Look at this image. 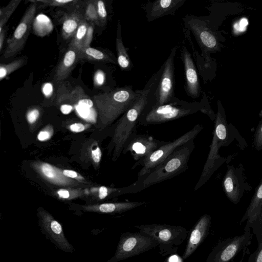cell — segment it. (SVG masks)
I'll list each match as a JSON object with an SVG mask.
<instances>
[{"label": "cell", "mask_w": 262, "mask_h": 262, "mask_svg": "<svg viewBox=\"0 0 262 262\" xmlns=\"http://www.w3.org/2000/svg\"><path fill=\"white\" fill-rule=\"evenodd\" d=\"M255 145L257 149L262 148V125L259 126L255 138Z\"/></svg>", "instance_id": "obj_40"}, {"label": "cell", "mask_w": 262, "mask_h": 262, "mask_svg": "<svg viewBox=\"0 0 262 262\" xmlns=\"http://www.w3.org/2000/svg\"><path fill=\"white\" fill-rule=\"evenodd\" d=\"M90 155L95 167L98 168L101 160L102 151L97 142L92 144Z\"/></svg>", "instance_id": "obj_32"}, {"label": "cell", "mask_w": 262, "mask_h": 262, "mask_svg": "<svg viewBox=\"0 0 262 262\" xmlns=\"http://www.w3.org/2000/svg\"><path fill=\"white\" fill-rule=\"evenodd\" d=\"M207 104L205 96L200 102H189L176 97L172 100L161 105L147 104L140 115L138 125L147 126L164 123L195 114L198 111L209 116Z\"/></svg>", "instance_id": "obj_4"}, {"label": "cell", "mask_w": 262, "mask_h": 262, "mask_svg": "<svg viewBox=\"0 0 262 262\" xmlns=\"http://www.w3.org/2000/svg\"><path fill=\"white\" fill-rule=\"evenodd\" d=\"M41 90L44 96L49 98L52 96L53 92V84L51 82H46L42 85Z\"/></svg>", "instance_id": "obj_39"}, {"label": "cell", "mask_w": 262, "mask_h": 262, "mask_svg": "<svg viewBox=\"0 0 262 262\" xmlns=\"http://www.w3.org/2000/svg\"><path fill=\"white\" fill-rule=\"evenodd\" d=\"M202 129V125L196 124L181 136L161 146L143 159L136 161L132 169L137 166H142L138 172V178L149 172L165 160L177 147L188 141L194 139Z\"/></svg>", "instance_id": "obj_7"}, {"label": "cell", "mask_w": 262, "mask_h": 262, "mask_svg": "<svg viewBox=\"0 0 262 262\" xmlns=\"http://www.w3.org/2000/svg\"><path fill=\"white\" fill-rule=\"evenodd\" d=\"M226 136V125L220 110L219 109L209 152L201 176L194 187V190L199 189L204 185L221 165V158L219 155V150L224 142Z\"/></svg>", "instance_id": "obj_8"}, {"label": "cell", "mask_w": 262, "mask_h": 262, "mask_svg": "<svg viewBox=\"0 0 262 262\" xmlns=\"http://www.w3.org/2000/svg\"><path fill=\"white\" fill-rule=\"evenodd\" d=\"M35 1L42 2V3H45L46 4H48V0H35Z\"/></svg>", "instance_id": "obj_45"}, {"label": "cell", "mask_w": 262, "mask_h": 262, "mask_svg": "<svg viewBox=\"0 0 262 262\" xmlns=\"http://www.w3.org/2000/svg\"><path fill=\"white\" fill-rule=\"evenodd\" d=\"M100 26H104L107 21V11L104 0H95Z\"/></svg>", "instance_id": "obj_33"}, {"label": "cell", "mask_w": 262, "mask_h": 262, "mask_svg": "<svg viewBox=\"0 0 262 262\" xmlns=\"http://www.w3.org/2000/svg\"><path fill=\"white\" fill-rule=\"evenodd\" d=\"M91 127L89 124H84L76 122L71 124L69 126V129L73 133H80L83 132Z\"/></svg>", "instance_id": "obj_38"}, {"label": "cell", "mask_w": 262, "mask_h": 262, "mask_svg": "<svg viewBox=\"0 0 262 262\" xmlns=\"http://www.w3.org/2000/svg\"><path fill=\"white\" fill-rule=\"evenodd\" d=\"M144 204L145 202H120L104 203L84 205L82 209L85 211L100 213H120L132 210Z\"/></svg>", "instance_id": "obj_20"}, {"label": "cell", "mask_w": 262, "mask_h": 262, "mask_svg": "<svg viewBox=\"0 0 262 262\" xmlns=\"http://www.w3.org/2000/svg\"><path fill=\"white\" fill-rule=\"evenodd\" d=\"M116 48L118 64L122 71H130L133 68V64L127 53L128 49L124 46L122 41L120 21H118L117 25Z\"/></svg>", "instance_id": "obj_22"}, {"label": "cell", "mask_w": 262, "mask_h": 262, "mask_svg": "<svg viewBox=\"0 0 262 262\" xmlns=\"http://www.w3.org/2000/svg\"><path fill=\"white\" fill-rule=\"evenodd\" d=\"M78 0H48V4L50 6H59L70 3H76Z\"/></svg>", "instance_id": "obj_41"}, {"label": "cell", "mask_w": 262, "mask_h": 262, "mask_svg": "<svg viewBox=\"0 0 262 262\" xmlns=\"http://www.w3.org/2000/svg\"><path fill=\"white\" fill-rule=\"evenodd\" d=\"M83 16L89 22L100 26L95 0H89L87 2Z\"/></svg>", "instance_id": "obj_29"}, {"label": "cell", "mask_w": 262, "mask_h": 262, "mask_svg": "<svg viewBox=\"0 0 262 262\" xmlns=\"http://www.w3.org/2000/svg\"><path fill=\"white\" fill-rule=\"evenodd\" d=\"M41 108L33 106L29 108L26 113L27 121L31 128H33L37 123L41 117Z\"/></svg>", "instance_id": "obj_31"}, {"label": "cell", "mask_w": 262, "mask_h": 262, "mask_svg": "<svg viewBox=\"0 0 262 262\" xmlns=\"http://www.w3.org/2000/svg\"><path fill=\"white\" fill-rule=\"evenodd\" d=\"M255 261L262 262V248L257 254L256 257Z\"/></svg>", "instance_id": "obj_44"}, {"label": "cell", "mask_w": 262, "mask_h": 262, "mask_svg": "<svg viewBox=\"0 0 262 262\" xmlns=\"http://www.w3.org/2000/svg\"><path fill=\"white\" fill-rule=\"evenodd\" d=\"M80 59L118 64L117 58L111 52L92 47H83L80 50Z\"/></svg>", "instance_id": "obj_21"}, {"label": "cell", "mask_w": 262, "mask_h": 262, "mask_svg": "<svg viewBox=\"0 0 262 262\" xmlns=\"http://www.w3.org/2000/svg\"><path fill=\"white\" fill-rule=\"evenodd\" d=\"M135 227L158 243L159 253L162 256L176 254L188 237L189 231L181 226L152 224L136 225Z\"/></svg>", "instance_id": "obj_5"}, {"label": "cell", "mask_w": 262, "mask_h": 262, "mask_svg": "<svg viewBox=\"0 0 262 262\" xmlns=\"http://www.w3.org/2000/svg\"><path fill=\"white\" fill-rule=\"evenodd\" d=\"M21 0H11L8 5L0 9V32L2 31L9 18Z\"/></svg>", "instance_id": "obj_28"}, {"label": "cell", "mask_w": 262, "mask_h": 262, "mask_svg": "<svg viewBox=\"0 0 262 262\" xmlns=\"http://www.w3.org/2000/svg\"><path fill=\"white\" fill-rule=\"evenodd\" d=\"M132 85H126L93 97L97 114L96 129L101 132L119 118L128 108L140 93Z\"/></svg>", "instance_id": "obj_2"}, {"label": "cell", "mask_w": 262, "mask_h": 262, "mask_svg": "<svg viewBox=\"0 0 262 262\" xmlns=\"http://www.w3.org/2000/svg\"><path fill=\"white\" fill-rule=\"evenodd\" d=\"M89 22L84 17L80 24L69 45L77 48L79 51L83 48V42L87 32Z\"/></svg>", "instance_id": "obj_27"}, {"label": "cell", "mask_w": 262, "mask_h": 262, "mask_svg": "<svg viewBox=\"0 0 262 262\" xmlns=\"http://www.w3.org/2000/svg\"><path fill=\"white\" fill-rule=\"evenodd\" d=\"M250 232L247 230L244 234L219 243L209 255L206 262H226L229 261L246 246L250 239Z\"/></svg>", "instance_id": "obj_14"}, {"label": "cell", "mask_w": 262, "mask_h": 262, "mask_svg": "<svg viewBox=\"0 0 262 262\" xmlns=\"http://www.w3.org/2000/svg\"><path fill=\"white\" fill-rule=\"evenodd\" d=\"M158 243L149 235L141 232H125L120 239L114 255L108 262H117L140 255L155 249Z\"/></svg>", "instance_id": "obj_6"}, {"label": "cell", "mask_w": 262, "mask_h": 262, "mask_svg": "<svg viewBox=\"0 0 262 262\" xmlns=\"http://www.w3.org/2000/svg\"><path fill=\"white\" fill-rule=\"evenodd\" d=\"M28 61L26 57H21L7 64L0 65V80H2L12 72L25 65Z\"/></svg>", "instance_id": "obj_26"}, {"label": "cell", "mask_w": 262, "mask_h": 262, "mask_svg": "<svg viewBox=\"0 0 262 262\" xmlns=\"http://www.w3.org/2000/svg\"><path fill=\"white\" fill-rule=\"evenodd\" d=\"M242 168L228 167L223 179V186L228 198L236 204L244 193L245 188Z\"/></svg>", "instance_id": "obj_16"}, {"label": "cell", "mask_w": 262, "mask_h": 262, "mask_svg": "<svg viewBox=\"0 0 262 262\" xmlns=\"http://www.w3.org/2000/svg\"><path fill=\"white\" fill-rule=\"evenodd\" d=\"M162 71L161 66L141 90L136 100L115 123L112 139L108 146V153L113 151V162L119 158L127 140L136 132V126L138 124L140 115L155 93Z\"/></svg>", "instance_id": "obj_1"}, {"label": "cell", "mask_w": 262, "mask_h": 262, "mask_svg": "<svg viewBox=\"0 0 262 262\" xmlns=\"http://www.w3.org/2000/svg\"><path fill=\"white\" fill-rule=\"evenodd\" d=\"M36 5L32 4L27 9L11 37L7 41L4 54L5 58L15 56L24 48L34 19Z\"/></svg>", "instance_id": "obj_10"}, {"label": "cell", "mask_w": 262, "mask_h": 262, "mask_svg": "<svg viewBox=\"0 0 262 262\" xmlns=\"http://www.w3.org/2000/svg\"><path fill=\"white\" fill-rule=\"evenodd\" d=\"M177 46L173 47L167 59L162 65V71L152 97L147 103L150 105H161L172 100L174 95V57Z\"/></svg>", "instance_id": "obj_9"}, {"label": "cell", "mask_w": 262, "mask_h": 262, "mask_svg": "<svg viewBox=\"0 0 262 262\" xmlns=\"http://www.w3.org/2000/svg\"><path fill=\"white\" fill-rule=\"evenodd\" d=\"M32 168L46 181L59 186H77L78 181L66 177L62 169L42 161H34L31 164Z\"/></svg>", "instance_id": "obj_17"}, {"label": "cell", "mask_w": 262, "mask_h": 262, "mask_svg": "<svg viewBox=\"0 0 262 262\" xmlns=\"http://www.w3.org/2000/svg\"><path fill=\"white\" fill-rule=\"evenodd\" d=\"M54 134V128L51 124H48L44 127L37 136V139L40 141H47L50 140Z\"/></svg>", "instance_id": "obj_34"}, {"label": "cell", "mask_w": 262, "mask_h": 262, "mask_svg": "<svg viewBox=\"0 0 262 262\" xmlns=\"http://www.w3.org/2000/svg\"><path fill=\"white\" fill-rule=\"evenodd\" d=\"M85 192L81 189L61 188L54 192V195L59 199L70 200L80 197L84 194Z\"/></svg>", "instance_id": "obj_30"}, {"label": "cell", "mask_w": 262, "mask_h": 262, "mask_svg": "<svg viewBox=\"0 0 262 262\" xmlns=\"http://www.w3.org/2000/svg\"><path fill=\"white\" fill-rule=\"evenodd\" d=\"M262 207V179L257 188L245 214L242 220H248L251 223L259 216Z\"/></svg>", "instance_id": "obj_25"}, {"label": "cell", "mask_w": 262, "mask_h": 262, "mask_svg": "<svg viewBox=\"0 0 262 262\" xmlns=\"http://www.w3.org/2000/svg\"><path fill=\"white\" fill-rule=\"evenodd\" d=\"M157 140L146 134L134 132L127 140L122 150L123 154L129 152L136 161L143 159L161 146L168 143Z\"/></svg>", "instance_id": "obj_11"}, {"label": "cell", "mask_w": 262, "mask_h": 262, "mask_svg": "<svg viewBox=\"0 0 262 262\" xmlns=\"http://www.w3.org/2000/svg\"><path fill=\"white\" fill-rule=\"evenodd\" d=\"M75 109L74 104L71 103H62L60 105V110L61 112L64 115H67L71 113Z\"/></svg>", "instance_id": "obj_42"}, {"label": "cell", "mask_w": 262, "mask_h": 262, "mask_svg": "<svg viewBox=\"0 0 262 262\" xmlns=\"http://www.w3.org/2000/svg\"><path fill=\"white\" fill-rule=\"evenodd\" d=\"M62 172L66 177L69 178L85 184H89V182L82 175L76 171L71 169H62Z\"/></svg>", "instance_id": "obj_35"}, {"label": "cell", "mask_w": 262, "mask_h": 262, "mask_svg": "<svg viewBox=\"0 0 262 262\" xmlns=\"http://www.w3.org/2000/svg\"><path fill=\"white\" fill-rule=\"evenodd\" d=\"M80 59V51L69 45L57 66L53 78L55 84H59L68 77Z\"/></svg>", "instance_id": "obj_19"}, {"label": "cell", "mask_w": 262, "mask_h": 262, "mask_svg": "<svg viewBox=\"0 0 262 262\" xmlns=\"http://www.w3.org/2000/svg\"><path fill=\"white\" fill-rule=\"evenodd\" d=\"M187 24L202 50L204 61L210 68L211 59L209 53L218 48V42L215 35L207 27L205 23L201 20L192 18Z\"/></svg>", "instance_id": "obj_12"}, {"label": "cell", "mask_w": 262, "mask_h": 262, "mask_svg": "<svg viewBox=\"0 0 262 262\" xmlns=\"http://www.w3.org/2000/svg\"><path fill=\"white\" fill-rule=\"evenodd\" d=\"M95 24L90 23L88 27L87 32L83 42V47H90L93 37Z\"/></svg>", "instance_id": "obj_36"}, {"label": "cell", "mask_w": 262, "mask_h": 262, "mask_svg": "<svg viewBox=\"0 0 262 262\" xmlns=\"http://www.w3.org/2000/svg\"><path fill=\"white\" fill-rule=\"evenodd\" d=\"M38 216L42 228L54 243L61 250L72 252V245L67 239L61 225L47 211L42 208L38 209Z\"/></svg>", "instance_id": "obj_13"}, {"label": "cell", "mask_w": 262, "mask_h": 262, "mask_svg": "<svg viewBox=\"0 0 262 262\" xmlns=\"http://www.w3.org/2000/svg\"><path fill=\"white\" fill-rule=\"evenodd\" d=\"M5 38V31L4 29L2 31L0 32V51H1L3 49Z\"/></svg>", "instance_id": "obj_43"}, {"label": "cell", "mask_w": 262, "mask_h": 262, "mask_svg": "<svg viewBox=\"0 0 262 262\" xmlns=\"http://www.w3.org/2000/svg\"><path fill=\"white\" fill-rule=\"evenodd\" d=\"M106 80V75L104 72L101 70H98L94 76V83L96 86H100L103 85Z\"/></svg>", "instance_id": "obj_37"}, {"label": "cell", "mask_w": 262, "mask_h": 262, "mask_svg": "<svg viewBox=\"0 0 262 262\" xmlns=\"http://www.w3.org/2000/svg\"><path fill=\"white\" fill-rule=\"evenodd\" d=\"M211 225V216L202 215L191 229L182 260L186 259L193 254L207 236Z\"/></svg>", "instance_id": "obj_18"}, {"label": "cell", "mask_w": 262, "mask_h": 262, "mask_svg": "<svg viewBox=\"0 0 262 262\" xmlns=\"http://www.w3.org/2000/svg\"><path fill=\"white\" fill-rule=\"evenodd\" d=\"M185 0H156L148 12L149 20L155 19L169 13Z\"/></svg>", "instance_id": "obj_23"}, {"label": "cell", "mask_w": 262, "mask_h": 262, "mask_svg": "<svg viewBox=\"0 0 262 262\" xmlns=\"http://www.w3.org/2000/svg\"><path fill=\"white\" fill-rule=\"evenodd\" d=\"M83 18V15L78 11H73L65 15L61 26V35L64 39L73 37Z\"/></svg>", "instance_id": "obj_24"}, {"label": "cell", "mask_w": 262, "mask_h": 262, "mask_svg": "<svg viewBox=\"0 0 262 262\" xmlns=\"http://www.w3.org/2000/svg\"><path fill=\"white\" fill-rule=\"evenodd\" d=\"M194 139L177 147L165 160L149 172L138 178L133 184L134 192H139L152 185L170 179L183 172L195 148Z\"/></svg>", "instance_id": "obj_3"}, {"label": "cell", "mask_w": 262, "mask_h": 262, "mask_svg": "<svg viewBox=\"0 0 262 262\" xmlns=\"http://www.w3.org/2000/svg\"><path fill=\"white\" fill-rule=\"evenodd\" d=\"M181 57L184 69L186 93L189 97L197 98L201 93L198 70L191 54L185 46L182 48Z\"/></svg>", "instance_id": "obj_15"}]
</instances>
